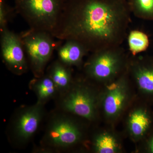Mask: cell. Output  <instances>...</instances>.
Instances as JSON below:
<instances>
[{
	"mask_svg": "<svg viewBox=\"0 0 153 153\" xmlns=\"http://www.w3.org/2000/svg\"><path fill=\"white\" fill-rule=\"evenodd\" d=\"M127 0H67L52 36L92 52L120 46L131 22Z\"/></svg>",
	"mask_w": 153,
	"mask_h": 153,
	"instance_id": "cell-1",
	"label": "cell"
},
{
	"mask_svg": "<svg viewBox=\"0 0 153 153\" xmlns=\"http://www.w3.org/2000/svg\"><path fill=\"white\" fill-rule=\"evenodd\" d=\"M129 59L121 46L92 52L83 66L86 78L106 85L126 71Z\"/></svg>",
	"mask_w": 153,
	"mask_h": 153,
	"instance_id": "cell-2",
	"label": "cell"
},
{
	"mask_svg": "<svg viewBox=\"0 0 153 153\" xmlns=\"http://www.w3.org/2000/svg\"><path fill=\"white\" fill-rule=\"evenodd\" d=\"M15 10L30 29L53 34L67 0H14Z\"/></svg>",
	"mask_w": 153,
	"mask_h": 153,
	"instance_id": "cell-3",
	"label": "cell"
},
{
	"mask_svg": "<svg viewBox=\"0 0 153 153\" xmlns=\"http://www.w3.org/2000/svg\"><path fill=\"white\" fill-rule=\"evenodd\" d=\"M19 35L33 74L36 77L43 76L53 52L63 41L57 42L51 33L32 29Z\"/></svg>",
	"mask_w": 153,
	"mask_h": 153,
	"instance_id": "cell-4",
	"label": "cell"
},
{
	"mask_svg": "<svg viewBox=\"0 0 153 153\" xmlns=\"http://www.w3.org/2000/svg\"><path fill=\"white\" fill-rule=\"evenodd\" d=\"M60 102L63 111L89 121L95 120L100 107V94L83 80L73 82Z\"/></svg>",
	"mask_w": 153,
	"mask_h": 153,
	"instance_id": "cell-5",
	"label": "cell"
},
{
	"mask_svg": "<svg viewBox=\"0 0 153 153\" xmlns=\"http://www.w3.org/2000/svg\"><path fill=\"white\" fill-rule=\"evenodd\" d=\"M129 80L127 69L117 79L105 85L100 94V107L108 120H117L128 104L131 94Z\"/></svg>",
	"mask_w": 153,
	"mask_h": 153,
	"instance_id": "cell-6",
	"label": "cell"
},
{
	"mask_svg": "<svg viewBox=\"0 0 153 153\" xmlns=\"http://www.w3.org/2000/svg\"><path fill=\"white\" fill-rule=\"evenodd\" d=\"M83 134L82 128L76 121L61 115L51 120L44 136V142L50 147L62 149L79 143Z\"/></svg>",
	"mask_w": 153,
	"mask_h": 153,
	"instance_id": "cell-7",
	"label": "cell"
},
{
	"mask_svg": "<svg viewBox=\"0 0 153 153\" xmlns=\"http://www.w3.org/2000/svg\"><path fill=\"white\" fill-rule=\"evenodd\" d=\"M1 54L9 70L17 75L26 73L28 62L20 35L7 28L1 31Z\"/></svg>",
	"mask_w": 153,
	"mask_h": 153,
	"instance_id": "cell-8",
	"label": "cell"
},
{
	"mask_svg": "<svg viewBox=\"0 0 153 153\" xmlns=\"http://www.w3.org/2000/svg\"><path fill=\"white\" fill-rule=\"evenodd\" d=\"M127 70L144 102L153 105V56L132 55L129 57Z\"/></svg>",
	"mask_w": 153,
	"mask_h": 153,
	"instance_id": "cell-9",
	"label": "cell"
},
{
	"mask_svg": "<svg viewBox=\"0 0 153 153\" xmlns=\"http://www.w3.org/2000/svg\"><path fill=\"white\" fill-rule=\"evenodd\" d=\"M43 105L38 102L20 110L13 124V134L21 143L28 141L37 131L43 117Z\"/></svg>",
	"mask_w": 153,
	"mask_h": 153,
	"instance_id": "cell-10",
	"label": "cell"
},
{
	"mask_svg": "<svg viewBox=\"0 0 153 153\" xmlns=\"http://www.w3.org/2000/svg\"><path fill=\"white\" fill-rule=\"evenodd\" d=\"M146 102L136 108L129 114L127 128L135 140L145 139L153 128V111Z\"/></svg>",
	"mask_w": 153,
	"mask_h": 153,
	"instance_id": "cell-11",
	"label": "cell"
},
{
	"mask_svg": "<svg viewBox=\"0 0 153 153\" xmlns=\"http://www.w3.org/2000/svg\"><path fill=\"white\" fill-rule=\"evenodd\" d=\"M57 49L58 60L69 67H81L88 50L82 44L73 40H67Z\"/></svg>",
	"mask_w": 153,
	"mask_h": 153,
	"instance_id": "cell-12",
	"label": "cell"
},
{
	"mask_svg": "<svg viewBox=\"0 0 153 153\" xmlns=\"http://www.w3.org/2000/svg\"><path fill=\"white\" fill-rule=\"evenodd\" d=\"M71 68L58 59L49 67L47 74L55 83L59 92H66L74 82Z\"/></svg>",
	"mask_w": 153,
	"mask_h": 153,
	"instance_id": "cell-13",
	"label": "cell"
},
{
	"mask_svg": "<svg viewBox=\"0 0 153 153\" xmlns=\"http://www.w3.org/2000/svg\"><path fill=\"white\" fill-rule=\"evenodd\" d=\"M30 86L36 93L37 102L42 105L55 97L59 91L55 83L47 74L33 79L30 82Z\"/></svg>",
	"mask_w": 153,
	"mask_h": 153,
	"instance_id": "cell-14",
	"label": "cell"
},
{
	"mask_svg": "<svg viewBox=\"0 0 153 153\" xmlns=\"http://www.w3.org/2000/svg\"><path fill=\"white\" fill-rule=\"evenodd\" d=\"M94 150L97 153H116L120 152L119 141L114 134L108 131L99 133L93 140Z\"/></svg>",
	"mask_w": 153,
	"mask_h": 153,
	"instance_id": "cell-15",
	"label": "cell"
},
{
	"mask_svg": "<svg viewBox=\"0 0 153 153\" xmlns=\"http://www.w3.org/2000/svg\"><path fill=\"white\" fill-rule=\"evenodd\" d=\"M129 50L133 56H135L148 49L150 45L149 38L143 31L131 30L128 36Z\"/></svg>",
	"mask_w": 153,
	"mask_h": 153,
	"instance_id": "cell-16",
	"label": "cell"
},
{
	"mask_svg": "<svg viewBox=\"0 0 153 153\" xmlns=\"http://www.w3.org/2000/svg\"><path fill=\"white\" fill-rule=\"evenodd\" d=\"M131 13L139 19L153 21V0H127Z\"/></svg>",
	"mask_w": 153,
	"mask_h": 153,
	"instance_id": "cell-17",
	"label": "cell"
},
{
	"mask_svg": "<svg viewBox=\"0 0 153 153\" xmlns=\"http://www.w3.org/2000/svg\"><path fill=\"white\" fill-rule=\"evenodd\" d=\"M13 10L7 4L6 0H0V30L7 28L8 23L12 19Z\"/></svg>",
	"mask_w": 153,
	"mask_h": 153,
	"instance_id": "cell-18",
	"label": "cell"
},
{
	"mask_svg": "<svg viewBox=\"0 0 153 153\" xmlns=\"http://www.w3.org/2000/svg\"><path fill=\"white\" fill-rule=\"evenodd\" d=\"M145 139L146 150L148 152L153 153V128Z\"/></svg>",
	"mask_w": 153,
	"mask_h": 153,
	"instance_id": "cell-19",
	"label": "cell"
}]
</instances>
